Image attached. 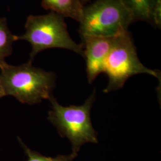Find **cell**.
I'll return each mask as SVG.
<instances>
[{
  "instance_id": "cell-7",
  "label": "cell",
  "mask_w": 161,
  "mask_h": 161,
  "mask_svg": "<svg viewBox=\"0 0 161 161\" xmlns=\"http://www.w3.org/2000/svg\"><path fill=\"white\" fill-rule=\"evenodd\" d=\"M41 6L47 10L64 17H70L80 22L84 6L80 0H42Z\"/></svg>"
},
{
  "instance_id": "cell-5",
  "label": "cell",
  "mask_w": 161,
  "mask_h": 161,
  "mask_svg": "<svg viewBox=\"0 0 161 161\" xmlns=\"http://www.w3.org/2000/svg\"><path fill=\"white\" fill-rule=\"evenodd\" d=\"M79 32L81 36H115L134 23L122 0H96L84 7Z\"/></svg>"
},
{
  "instance_id": "cell-3",
  "label": "cell",
  "mask_w": 161,
  "mask_h": 161,
  "mask_svg": "<svg viewBox=\"0 0 161 161\" xmlns=\"http://www.w3.org/2000/svg\"><path fill=\"white\" fill-rule=\"evenodd\" d=\"M96 96L94 90L80 106H63L53 96L49 98L51 110L48 114V119L62 137L70 141L72 152L78 153L84 144L98 143L97 132L92 127L90 115Z\"/></svg>"
},
{
  "instance_id": "cell-8",
  "label": "cell",
  "mask_w": 161,
  "mask_h": 161,
  "mask_svg": "<svg viewBox=\"0 0 161 161\" xmlns=\"http://www.w3.org/2000/svg\"><path fill=\"white\" fill-rule=\"evenodd\" d=\"M131 13L134 22L143 21L152 25V13L158 0H122Z\"/></svg>"
},
{
  "instance_id": "cell-11",
  "label": "cell",
  "mask_w": 161,
  "mask_h": 161,
  "mask_svg": "<svg viewBox=\"0 0 161 161\" xmlns=\"http://www.w3.org/2000/svg\"><path fill=\"white\" fill-rule=\"evenodd\" d=\"M4 97V92H3V90H2L1 86H0V99L2 97Z\"/></svg>"
},
{
  "instance_id": "cell-1",
  "label": "cell",
  "mask_w": 161,
  "mask_h": 161,
  "mask_svg": "<svg viewBox=\"0 0 161 161\" xmlns=\"http://www.w3.org/2000/svg\"><path fill=\"white\" fill-rule=\"evenodd\" d=\"M56 74L32 66V62L14 66L0 64V86L4 96L16 98L22 103L34 105L53 96Z\"/></svg>"
},
{
  "instance_id": "cell-4",
  "label": "cell",
  "mask_w": 161,
  "mask_h": 161,
  "mask_svg": "<svg viewBox=\"0 0 161 161\" xmlns=\"http://www.w3.org/2000/svg\"><path fill=\"white\" fill-rule=\"evenodd\" d=\"M103 73L109 78L106 93L118 90L130 78L138 74L152 75L161 80V72L146 67L139 60L137 49L128 30L115 36V40L104 64Z\"/></svg>"
},
{
  "instance_id": "cell-12",
  "label": "cell",
  "mask_w": 161,
  "mask_h": 161,
  "mask_svg": "<svg viewBox=\"0 0 161 161\" xmlns=\"http://www.w3.org/2000/svg\"><path fill=\"white\" fill-rule=\"evenodd\" d=\"M91 0H80V1L82 2V4L84 5V6H86V3H88L89 1H90Z\"/></svg>"
},
{
  "instance_id": "cell-9",
  "label": "cell",
  "mask_w": 161,
  "mask_h": 161,
  "mask_svg": "<svg viewBox=\"0 0 161 161\" xmlns=\"http://www.w3.org/2000/svg\"><path fill=\"white\" fill-rule=\"evenodd\" d=\"M16 35L9 29L7 19L0 17V64L6 62V58L13 52V44L16 41Z\"/></svg>"
},
{
  "instance_id": "cell-6",
  "label": "cell",
  "mask_w": 161,
  "mask_h": 161,
  "mask_svg": "<svg viewBox=\"0 0 161 161\" xmlns=\"http://www.w3.org/2000/svg\"><path fill=\"white\" fill-rule=\"evenodd\" d=\"M115 36H81L83 58L86 60V75L89 83H92L98 75L103 73L104 64L113 46Z\"/></svg>"
},
{
  "instance_id": "cell-2",
  "label": "cell",
  "mask_w": 161,
  "mask_h": 161,
  "mask_svg": "<svg viewBox=\"0 0 161 161\" xmlns=\"http://www.w3.org/2000/svg\"><path fill=\"white\" fill-rule=\"evenodd\" d=\"M25 32L16 36V40L26 41L32 46L29 61L32 62L40 52L51 48H62L84 57L82 44L72 39L64 17L50 12L44 15H29L25 25Z\"/></svg>"
},
{
  "instance_id": "cell-10",
  "label": "cell",
  "mask_w": 161,
  "mask_h": 161,
  "mask_svg": "<svg viewBox=\"0 0 161 161\" xmlns=\"http://www.w3.org/2000/svg\"><path fill=\"white\" fill-rule=\"evenodd\" d=\"M18 140L28 157L26 161H73L78 156V153L72 152L70 154L66 155H59L56 157L46 156L36 151L31 149L24 143L21 138L18 137Z\"/></svg>"
}]
</instances>
